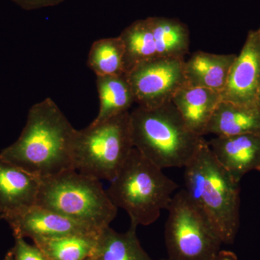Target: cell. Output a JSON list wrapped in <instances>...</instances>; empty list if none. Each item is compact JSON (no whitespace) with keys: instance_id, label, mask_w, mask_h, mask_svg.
Returning <instances> with one entry per match:
<instances>
[{"instance_id":"cell-22","label":"cell","mask_w":260,"mask_h":260,"mask_svg":"<svg viewBox=\"0 0 260 260\" xmlns=\"http://www.w3.org/2000/svg\"><path fill=\"white\" fill-rule=\"evenodd\" d=\"M15 4L24 10H32L55 6L60 4L64 0H12Z\"/></svg>"},{"instance_id":"cell-8","label":"cell","mask_w":260,"mask_h":260,"mask_svg":"<svg viewBox=\"0 0 260 260\" xmlns=\"http://www.w3.org/2000/svg\"><path fill=\"white\" fill-rule=\"evenodd\" d=\"M124 46V72L156 58L184 59L190 38L187 27L179 20L148 18L138 20L119 36Z\"/></svg>"},{"instance_id":"cell-23","label":"cell","mask_w":260,"mask_h":260,"mask_svg":"<svg viewBox=\"0 0 260 260\" xmlns=\"http://www.w3.org/2000/svg\"><path fill=\"white\" fill-rule=\"evenodd\" d=\"M209 260H238V257L233 251L220 250Z\"/></svg>"},{"instance_id":"cell-6","label":"cell","mask_w":260,"mask_h":260,"mask_svg":"<svg viewBox=\"0 0 260 260\" xmlns=\"http://www.w3.org/2000/svg\"><path fill=\"white\" fill-rule=\"evenodd\" d=\"M130 112L77 130L73 139V169L99 180L112 181L132 150Z\"/></svg>"},{"instance_id":"cell-15","label":"cell","mask_w":260,"mask_h":260,"mask_svg":"<svg viewBox=\"0 0 260 260\" xmlns=\"http://www.w3.org/2000/svg\"><path fill=\"white\" fill-rule=\"evenodd\" d=\"M220 101L218 92L186 85L175 93L172 102L188 128L195 135L203 137Z\"/></svg>"},{"instance_id":"cell-12","label":"cell","mask_w":260,"mask_h":260,"mask_svg":"<svg viewBox=\"0 0 260 260\" xmlns=\"http://www.w3.org/2000/svg\"><path fill=\"white\" fill-rule=\"evenodd\" d=\"M208 145L217 161L239 182L247 173L260 172V134L216 137Z\"/></svg>"},{"instance_id":"cell-9","label":"cell","mask_w":260,"mask_h":260,"mask_svg":"<svg viewBox=\"0 0 260 260\" xmlns=\"http://www.w3.org/2000/svg\"><path fill=\"white\" fill-rule=\"evenodd\" d=\"M184 64L181 58H156L126 74L138 107L153 109L172 102L178 90L186 85Z\"/></svg>"},{"instance_id":"cell-1","label":"cell","mask_w":260,"mask_h":260,"mask_svg":"<svg viewBox=\"0 0 260 260\" xmlns=\"http://www.w3.org/2000/svg\"><path fill=\"white\" fill-rule=\"evenodd\" d=\"M76 129L56 103L47 98L30 108L18 140L0 157L44 179L73 169L72 148Z\"/></svg>"},{"instance_id":"cell-29","label":"cell","mask_w":260,"mask_h":260,"mask_svg":"<svg viewBox=\"0 0 260 260\" xmlns=\"http://www.w3.org/2000/svg\"><path fill=\"white\" fill-rule=\"evenodd\" d=\"M259 28L260 29V27H259Z\"/></svg>"},{"instance_id":"cell-18","label":"cell","mask_w":260,"mask_h":260,"mask_svg":"<svg viewBox=\"0 0 260 260\" xmlns=\"http://www.w3.org/2000/svg\"><path fill=\"white\" fill-rule=\"evenodd\" d=\"M137 228L130 225L124 233L110 226L101 231L93 260H153L142 247L136 234Z\"/></svg>"},{"instance_id":"cell-17","label":"cell","mask_w":260,"mask_h":260,"mask_svg":"<svg viewBox=\"0 0 260 260\" xmlns=\"http://www.w3.org/2000/svg\"><path fill=\"white\" fill-rule=\"evenodd\" d=\"M96 87L100 108L92 123L103 122L113 116L129 112L135 95L126 74L98 76Z\"/></svg>"},{"instance_id":"cell-24","label":"cell","mask_w":260,"mask_h":260,"mask_svg":"<svg viewBox=\"0 0 260 260\" xmlns=\"http://www.w3.org/2000/svg\"><path fill=\"white\" fill-rule=\"evenodd\" d=\"M3 260H15L14 256H13V253L11 251H8L5 255L4 259Z\"/></svg>"},{"instance_id":"cell-3","label":"cell","mask_w":260,"mask_h":260,"mask_svg":"<svg viewBox=\"0 0 260 260\" xmlns=\"http://www.w3.org/2000/svg\"><path fill=\"white\" fill-rule=\"evenodd\" d=\"M133 145L160 169L184 168L203 137L186 126L172 102L160 107H138L130 112Z\"/></svg>"},{"instance_id":"cell-19","label":"cell","mask_w":260,"mask_h":260,"mask_svg":"<svg viewBox=\"0 0 260 260\" xmlns=\"http://www.w3.org/2000/svg\"><path fill=\"white\" fill-rule=\"evenodd\" d=\"M99 234L65 236L34 243L49 260H86L93 255Z\"/></svg>"},{"instance_id":"cell-16","label":"cell","mask_w":260,"mask_h":260,"mask_svg":"<svg viewBox=\"0 0 260 260\" xmlns=\"http://www.w3.org/2000/svg\"><path fill=\"white\" fill-rule=\"evenodd\" d=\"M208 134L216 137L260 134L259 108L220 101L207 126L205 135Z\"/></svg>"},{"instance_id":"cell-28","label":"cell","mask_w":260,"mask_h":260,"mask_svg":"<svg viewBox=\"0 0 260 260\" xmlns=\"http://www.w3.org/2000/svg\"><path fill=\"white\" fill-rule=\"evenodd\" d=\"M160 260H170V259H160Z\"/></svg>"},{"instance_id":"cell-4","label":"cell","mask_w":260,"mask_h":260,"mask_svg":"<svg viewBox=\"0 0 260 260\" xmlns=\"http://www.w3.org/2000/svg\"><path fill=\"white\" fill-rule=\"evenodd\" d=\"M178 188L162 169L134 148L107 191L116 208L129 215L132 226L137 228L155 223Z\"/></svg>"},{"instance_id":"cell-14","label":"cell","mask_w":260,"mask_h":260,"mask_svg":"<svg viewBox=\"0 0 260 260\" xmlns=\"http://www.w3.org/2000/svg\"><path fill=\"white\" fill-rule=\"evenodd\" d=\"M237 56L196 51L184 64L186 85L221 93Z\"/></svg>"},{"instance_id":"cell-5","label":"cell","mask_w":260,"mask_h":260,"mask_svg":"<svg viewBox=\"0 0 260 260\" xmlns=\"http://www.w3.org/2000/svg\"><path fill=\"white\" fill-rule=\"evenodd\" d=\"M37 205L99 232L118 211L99 179L75 169L41 179Z\"/></svg>"},{"instance_id":"cell-21","label":"cell","mask_w":260,"mask_h":260,"mask_svg":"<svg viewBox=\"0 0 260 260\" xmlns=\"http://www.w3.org/2000/svg\"><path fill=\"white\" fill-rule=\"evenodd\" d=\"M15 260H49L36 244L30 245L22 238H15V244L10 249Z\"/></svg>"},{"instance_id":"cell-27","label":"cell","mask_w":260,"mask_h":260,"mask_svg":"<svg viewBox=\"0 0 260 260\" xmlns=\"http://www.w3.org/2000/svg\"><path fill=\"white\" fill-rule=\"evenodd\" d=\"M86 260H93V256H91V257H90V258H89V259H86Z\"/></svg>"},{"instance_id":"cell-11","label":"cell","mask_w":260,"mask_h":260,"mask_svg":"<svg viewBox=\"0 0 260 260\" xmlns=\"http://www.w3.org/2000/svg\"><path fill=\"white\" fill-rule=\"evenodd\" d=\"M3 220L9 224L15 238L28 237L32 242L101 232L37 205L7 215Z\"/></svg>"},{"instance_id":"cell-10","label":"cell","mask_w":260,"mask_h":260,"mask_svg":"<svg viewBox=\"0 0 260 260\" xmlns=\"http://www.w3.org/2000/svg\"><path fill=\"white\" fill-rule=\"evenodd\" d=\"M260 90V29L248 32L240 54L231 69L221 100L254 106Z\"/></svg>"},{"instance_id":"cell-20","label":"cell","mask_w":260,"mask_h":260,"mask_svg":"<svg viewBox=\"0 0 260 260\" xmlns=\"http://www.w3.org/2000/svg\"><path fill=\"white\" fill-rule=\"evenodd\" d=\"M124 46L119 37L99 39L92 44L87 65L98 76L125 74Z\"/></svg>"},{"instance_id":"cell-26","label":"cell","mask_w":260,"mask_h":260,"mask_svg":"<svg viewBox=\"0 0 260 260\" xmlns=\"http://www.w3.org/2000/svg\"><path fill=\"white\" fill-rule=\"evenodd\" d=\"M3 220V213H2L1 210H0V220Z\"/></svg>"},{"instance_id":"cell-7","label":"cell","mask_w":260,"mask_h":260,"mask_svg":"<svg viewBox=\"0 0 260 260\" xmlns=\"http://www.w3.org/2000/svg\"><path fill=\"white\" fill-rule=\"evenodd\" d=\"M167 210L165 242L168 259L209 260L220 251L221 239L184 189L174 194Z\"/></svg>"},{"instance_id":"cell-2","label":"cell","mask_w":260,"mask_h":260,"mask_svg":"<svg viewBox=\"0 0 260 260\" xmlns=\"http://www.w3.org/2000/svg\"><path fill=\"white\" fill-rule=\"evenodd\" d=\"M184 168L186 194L209 220L223 244H233L240 223V182L217 161L203 138Z\"/></svg>"},{"instance_id":"cell-13","label":"cell","mask_w":260,"mask_h":260,"mask_svg":"<svg viewBox=\"0 0 260 260\" xmlns=\"http://www.w3.org/2000/svg\"><path fill=\"white\" fill-rule=\"evenodd\" d=\"M41 179L0 157V210L4 217L37 205Z\"/></svg>"},{"instance_id":"cell-25","label":"cell","mask_w":260,"mask_h":260,"mask_svg":"<svg viewBox=\"0 0 260 260\" xmlns=\"http://www.w3.org/2000/svg\"><path fill=\"white\" fill-rule=\"evenodd\" d=\"M256 104H257V107L258 108H259L260 111V90L259 94H258L257 101H256Z\"/></svg>"}]
</instances>
